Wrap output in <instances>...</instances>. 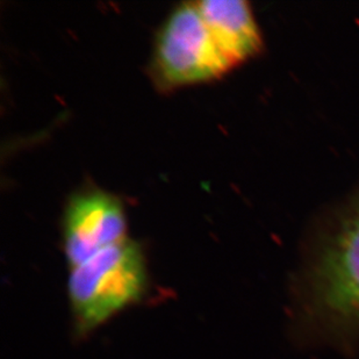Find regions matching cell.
Here are the masks:
<instances>
[{
    "mask_svg": "<svg viewBox=\"0 0 359 359\" xmlns=\"http://www.w3.org/2000/svg\"><path fill=\"white\" fill-rule=\"evenodd\" d=\"M309 297L313 313L328 328L359 329V201L316 256Z\"/></svg>",
    "mask_w": 359,
    "mask_h": 359,
    "instance_id": "7a4b0ae2",
    "label": "cell"
},
{
    "mask_svg": "<svg viewBox=\"0 0 359 359\" xmlns=\"http://www.w3.org/2000/svg\"><path fill=\"white\" fill-rule=\"evenodd\" d=\"M151 68L157 84L165 90L215 81L231 70L196 1L180 4L163 24Z\"/></svg>",
    "mask_w": 359,
    "mask_h": 359,
    "instance_id": "3957f363",
    "label": "cell"
},
{
    "mask_svg": "<svg viewBox=\"0 0 359 359\" xmlns=\"http://www.w3.org/2000/svg\"><path fill=\"white\" fill-rule=\"evenodd\" d=\"M126 238L125 213L116 198L88 191L70 199L63 221L65 254L70 269Z\"/></svg>",
    "mask_w": 359,
    "mask_h": 359,
    "instance_id": "277c9868",
    "label": "cell"
},
{
    "mask_svg": "<svg viewBox=\"0 0 359 359\" xmlns=\"http://www.w3.org/2000/svg\"><path fill=\"white\" fill-rule=\"evenodd\" d=\"M147 279L142 251L129 238L70 269L68 297L76 329L92 332L139 302Z\"/></svg>",
    "mask_w": 359,
    "mask_h": 359,
    "instance_id": "6da1fadb",
    "label": "cell"
},
{
    "mask_svg": "<svg viewBox=\"0 0 359 359\" xmlns=\"http://www.w3.org/2000/svg\"><path fill=\"white\" fill-rule=\"evenodd\" d=\"M197 5L217 49L231 69L259 53L261 32L247 1L201 0Z\"/></svg>",
    "mask_w": 359,
    "mask_h": 359,
    "instance_id": "5b68a950",
    "label": "cell"
}]
</instances>
